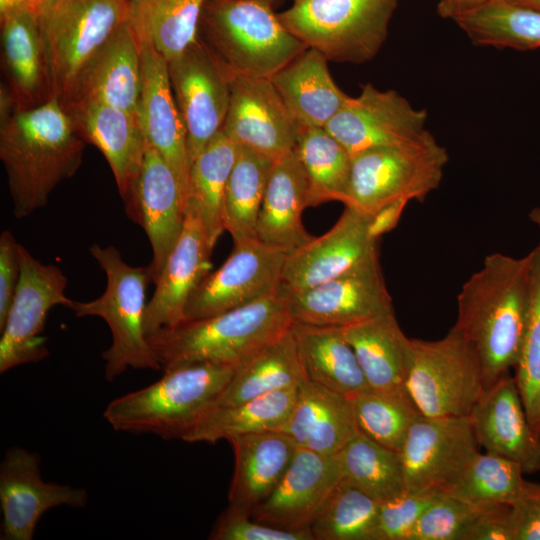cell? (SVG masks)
Returning <instances> with one entry per match:
<instances>
[{"label":"cell","mask_w":540,"mask_h":540,"mask_svg":"<svg viewBox=\"0 0 540 540\" xmlns=\"http://www.w3.org/2000/svg\"><path fill=\"white\" fill-rule=\"evenodd\" d=\"M531 252L487 255L462 285L452 327L475 348L485 390L514 368L529 311Z\"/></svg>","instance_id":"6da1fadb"},{"label":"cell","mask_w":540,"mask_h":540,"mask_svg":"<svg viewBox=\"0 0 540 540\" xmlns=\"http://www.w3.org/2000/svg\"><path fill=\"white\" fill-rule=\"evenodd\" d=\"M85 143L56 97L0 119V159L16 218L45 207L56 186L76 174Z\"/></svg>","instance_id":"7a4b0ae2"},{"label":"cell","mask_w":540,"mask_h":540,"mask_svg":"<svg viewBox=\"0 0 540 540\" xmlns=\"http://www.w3.org/2000/svg\"><path fill=\"white\" fill-rule=\"evenodd\" d=\"M281 289L246 305L199 320H187L148 336L163 370L194 363L236 367L292 327Z\"/></svg>","instance_id":"3957f363"},{"label":"cell","mask_w":540,"mask_h":540,"mask_svg":"<svg viewBox=\"0 0 540 540\" xmlns=\"http://www.w3.org/2000/svg\"><path fill=\"white\" fill-rule=\"evenodd\" d=\"M233 372L213 363L164 370L151 385L112 400L103 417L117 431L183 440L214 407Z\"/></svg>","instance_id":"277c9868"},{"label":"cell","mask_w":540,"mask_h":540,"mask_svg":"<svg viewBox=\"0 0 540 540\" xmlns=\"http://www.w3.org/2000/svg\"><path fill=\"white\" fill-rule=\"evenodd\" d=\"M272 0H208L200 29L203 40L236 74L271 78L308 47L289 32Z\"/></svg>","instance_id":"5b68a950"},{"label":"cell","mask_w":540,"mask_h":540,"mask_svg":"<svg viewBox=\"0 0 540 540\" xmlns=\"http://www.w3.org/2000/svg\"><path fill=\"white\" fill-rule=\"evenodd\" d=\"M90 254L106 275L103 294L91 301H74L77 317L95 316L109 326L112 343L102 353L105 378L113 381L128 368L160 370L161 365L144 330L146 288L150 281L147 267L126 263L114 246L93 244Z\"/></svg>","instance_id":"8992f818"},{"label":"cell","mask_w":540,"mask_h":540,"mask_svg":"<svg viewBox=\"0 0 540 540\" xmlns=\"http://www.w3.org/2000/svg\"><path fill=\"white\" fill-rule=\"evenodd\" d=\"M448 160L446 148L428 130L412 142L354 154L345 207L372 216L394 201H423L439 187Z\"/></svg>","instance_id":"52a82bcc"},{"label":"cell","mask_w":540,"mask_h":540,"mask_svg":"<svg viewBox=\"0 0 540 540\" xmlns=\"http://www.w3.org/2000/svg\"><path fill=\"white\" fill-rule=\"evenodd\" d=\"M396 7L397 0H301L278 17L328 61L358 64L379 52Z\"/></svg>","instance_id":"ba28073f"},{"label":"cell","mask_w":540,"mask_h":540,"mask_svg":"<svg viewBox=\"0 0 540 540\" xmlns=\"http://www.w3.org/2000/svg\"><path fill=\"white\" fill-rule=\"evenodd\" d=\"M53 96L62 103L78 74L129 18V0H49L36 14Z\"/></svg>","instance_id":"9c48e42d"},{"label":"cell","mask_w":540,"mask_h":540,"mask_svg":"<svg viewBox=\"0 0 540 540\" xmlns=\"http://www.w3.org/2000/svg\"><path fill=\"white\" fill-rule=\"evenodd\" d=\"M406 388L426 416H469L485 391L475 348L453 328L439 340L412 339Z\"/></svg>","instance_id":"30bf717a"},{"label":"cell","mask_w":540,"mask_h":540,"mask_svg":"<svg viewBox=\"0 0 540 540\" xmlns=\"http://www.w3.org/2000/svg\"><path fill=\"white\" fill-rule=\"evenodd\" d=\"M20 275L0 338V373L19 365L42 361L49 355L42 336L50 309L72 307L65 295L67 277L52 264H44L18 245Z\"/></svg>","instance_id":"8fae6325"},{"label":"cell","mask_w":540,"mask_h":540,"mask_svg":"<svg viewBox=\"0 0 540 540\" xmlns=\"http://www.w3.org/2000/svg\"><path fill=\"white\" fill-rule=\"evenodd\" d=\"M168 71L193 162L223 129L230 102V73L200 38L168 62Z\"/></svg>","instance_id":"7c38bea8"},{"label":"cell","mask_w":540,"mask_h":540,"mask_svg":"<svg viewBox=\"0 0 540 540\" xmlns=\"http://www.w3.org/2000/svg\"><path fill=\"white\" fill-rule=\"evenodd\" d=\"M286 255L258 238L234 243L223 265L209 273L190 296L185 321L215 316L277 292Z\"/></svg>","instance_id":"4fadbf2b"},{"label":"cell","mask_w":540,"mask_h":540,"mask_svg":"<svg viewBox=\"0 0 540 540\" xmlns=\"http://www.w3.org/2000/svg\"><path fill=\"white\" fill-rule=\"evenodd\" d=\"M469 416L420 414L399 451L405 490L443 493L478 452Z\"/></svg>","instance_id":"5bb4252c"},{"label":"cell","mask_w":540,"mask_h":540,"mask_svg":"<svg viewBox=\"0 0 540 540\" xmlns=\"http://www.w3.org/2000/svg\"><path fill=\"white\" fill-rule=\"evenodd\" d=\"M286 294L294 323L344 327L394 312L378 255L315 287Z\"/></svg>","instance_id":"9a60e30c"},{"label":"cell","mask_w":540,"mask_h":540,"mask_svg":"<svg viewBox=\"0 0 540 540\" xmlns=\"http://www.w3.org/2000/svg\"><path fill=\"white\" fill-rule=\"evenodd\" d=\"M427 111L417 109L397 91L368 83L349 97L325 129L353 156L361 151L412 142L427 130Z\"/></svg>","instance_id":"2e32d148"},{"label":"cell","mask_w":540,"mask_h":540,"mask_svg":"<svg viewBox=\"0 0 540 540\" xmlns=\"http://www.w3.org/2000/svg\"><path fill=\"white\" fill-rule=\"evenodd\" d=\"M229 73L230 102L222 129L225 136L273 161L292 151L299 125L271 79Z\"/></svg>","instance_id":"e0dca14e"},{"label":"cell","mask_w":540,"mask_h":540,"mask_svg":"<svg viewBox=\"0 0 540 540\" xmlns=\"http://www.w3.org/2000/svg\"><path fill=\"white\" fill-rule=\"evenodd\" d=\"M87 500L84 488L44 481L39 454L15 446L6 450L0 465L2 540H31L49 509L82 508Z\"/></svg>","instance_id":"ac0fdd59"},{"label":"cell","mask_w":540,"mask_h":540,"mask_svg":"<svg viewBox=\"0 0 540 540\" xmlns=\"http://www.w3.org/2000/svg\"><path fill=\"white\" fill-rule=\"evenodd\" d=\"M370 218L345 207L328 232L286 255L281 289L288 294L305 291L378 255V240L369 233Z\"/></svg>","instance_id":"d6986e66"},{"label":"cell","mask_w":540,"mask_h":540,"mask_svg":"<svg viewBox=\"0 0 540 540\" xmlns=\"http://www.w3.org/2000/svg\"><path fill=\"white\" fill-rule=\"evenodd\" d=\"M123 203L127 216L149 239L153 258L147 270L155 283L182 233L185 207L175 173L148 144L138 178Z\"/></svg>","instance_id":"ffe728a7"},{"label":"cell","mask_w":540,"mask_h":540,"mask_svg":"<svg viewBox=\"0 0 540 540\" xmlns=\"http://www.w3.org/2000/svg\"><path fill=\"white\" fill-rule=\"evenodd\" d=\"M139 44V117L147 144L160 153L175 173L186 209L192 161L185 126L170 83L168 61L150 43Z\"/></svg>","instance_id":"44dd1931"},{"label":"cell","mask_w":540,"mask_h":540,"mask_svg":"<svg viewBox=\"0 0 540 540\" xmlns=\"http://www.w3.org/2000/svg\"><path fill=\"white\" fill-rule=\"evenodd\" d=\"M212 251L199 215L187 205L182 233L154 283L155 291L146 306L147 337L185 321L190 296L210 273Z\"/></svg>","instance_id":"7402d4cb"},{"label":"cell","mask_w":540,"mask_h":540,"mask_svg":"<svg viewBox=\"0 0 540 540\" xmlns=\"http://www.w3.org/2000/svg\"><path fill=\"white\" fill-rule=\"evenodd\" d=\"M341 479L337 454L298 448L280 481L251 517L285 530L310 529L318 509Z\"/></svg>","instance_id":"603a6c76"},{"label":"cell","mask_w":540,"mask_h":540,"mask_svg":"<svg viewBox=\"0 0 540 540\" xmlns=\"http://www.w3.org/2000/svg\"><path fill=\"white\" fill-rule=\"evenodd\" d=\"M469 417L477 442L486 452L516 462L523 473L540 470V436L527 418L510 373L484 391Z\"/></svg>","instance_id":"cb8c5ba5"},{"label":"cell","mask_w":540,"mask_h":540,"mask_svg":"<svg viewBox=\"0 0 540 540\" xmlns=\"http://www.w3.org/2000/svg\"><path fill=\"white\" fill-rule=\"evenodd\" d=\"M140 89V44L127 21L85 64L62 105L97 102L139 114Z\"/></svg>","instance_id":"d4e9b609"},{"label":"cell","mask_w":540,"mask_h":540,"mask_svg":"<svg viewBox=\"0 0 540 540\" xmlns=\"http://www.w3.org/2000/svg\"><path fill=\"white\" fill-rule=\"evenodd\" d=\"M3 85L16 110L50 101L52 81L37 15L26 7L0 14Z\"/></svg>","instance_id":"484cf974"},{"label":"cell","mask_w":540,"mask_h":540,"mask_svg":"<svg viewBox=\"0 0 540 540\" xmlns=\"http://www.w3.org/2000/svg\"><path fill=\"white\" fill-rule=\"evenodd\" d=\"M65 109L85 142L104 155L124 201L138 178L147 148L139 114L97 102Z\"/></svg>","instance_id":"4316f807"},{"label":"cell","mask_w":540,"mask_h":540,"mask_svg":"<svg viewBox=\"0 0 540 540\" xmlns=\"http://www.w3.org/2000/svg\"><path fill=\"white\" fill-rule=\"evenodd\" d=\"M309 207V183L293 149L273 162L268 177L256 236L263 243L289 254L309 242L302 212Z\"/></svg>","instance_id":"83f0119b"},{"label":"cell","mask_w":540,"mask_h":540,"mask_svg":"<svg viewBox=\"0 0 540 540\" xmlns=\"http://www.w3.org/2000/svg\"><path fill=\"white\" fill-rule=\"evenodd\" d=\"M228 441L234 452L228 506L251 516L280 481L298 447L280 430L240 435Z\"/></svg>","instance_id":"f1b7e54d"},{"label":"cell","mask_w":540,"mask_h":540,"mask_svg":"<svg viewBox=\"0 0 540 540\" xmlns=\"http://www.w3.org/2000/svg\"><path fill=\"white\" fill-rule=\"evenodd\" d=\"M280 431L298 448L331 456L350 441L358 428L347 396L305 379Z\"/></svg>","instance_id":"f546056e"},{"label":"cell","mask_w":540,"mask_h":540,"mask_svg":"<svg viewBox=\"0 0 540 540\" xmlns=\"http://www.w3.org/2000/svg\"><path fill=\"white\" fill-rule=\"evenodd\" d=\"M328 60L307 48L270 79L299 126L326 127L348 98L333 80Z\"/></svg>","instance_id":"4dcf8cb0"},{"label":"cell","mask_w":540,"mask_h":540,"mask_svg":"<svg viewBox=\"0 0 540 540\" xmlns=\"http://www.w3.org/2000/svg\"><path fill=\"white\" fill-rule=\"evenodd\" d=\"M341 328L370 388L407 392L412 339L403 333L394 312Z\"/></svg>","instance_id":"1f68e13d"},{"label":"cell","mask_w":540,"mask_h":540,"mask_svg":"<svg viewBox=\"0 0 540 540\" xmlns=\"http://www.w3.org/2000/svg\"><path fill=\"white\" fill-rule=\"evenodd\" d=\"M307 379L347 397L369 388L341 327L292 324Z\"/></svg>","instance_id":"d6a6232c"},{"label":"cell","mask_w":540,"mask_h":540,"mask_svg":"<svg viewBox=\"0 0 540 540\" xmlns=\"http://www.w3.org/2000/svg\"><path fill=\"white\" fill-rule=\"evenodd\" d=\"M305 379L290 329L234 368L214 407L236 405L277 390L299 386Z\"/></svg>","instance_id":"836d02e7"},{"label":"cell","mask_w":540,"mask_h":540,"mask_svg":"<svg viewBox=\"0 0 540 540\" xmlns=\"http://www.w3.org/2000/svg\"><path fill=\"white\" fill-rule=\"evenodd\" d=\"M207 1L129 0L128 23L139 43H150L169 62L199 40Z\"/></svg>","instance_id":"e575fe53"},{"label":"cell","mask_w":540,"mask_h":540,"mask_svg":"<svg viewBox=\"0 0 540 540\" xmlns=\"http://www.w3.org/2000/svg\"><path fill=\"white\" fill-rule=\"evenodd\" d=\"M298 387L277 390L236 405L214 407L183 441L213 444L240 435L280 430L294 408Z\"/></svg>","instance_id":"d590c367"},{"label":"cell","mask_w":540,"mask_h":540,"mask_svg":"<svg viewBox=\"0 0 540 540\" xmlns=\"http://www.w3.org/2000/svg\"><path fill=\"white\" fill-rule=\"evenodd\" d=\"M238 149L221 131L191 165L186 206L196 210L212 249L225 230V194Z\"/></svg>","instance_id":"8d00e7d4"},{"label":"cell","mask_w":540,"mask_h":540,"mask_svg":"<svg viewBox=\"0 0 540 540\" xmlns=\"http://www.w3.org/2000/svg\"><path fill=\"white\" fill-rule=\"evenodd\" d=\"M309 183V207L348 201L352 156L324 127L299 126L294 148Z\"/></svg>","instance_id":"74e56055"},{"label":"cell","mask_w":540,"mask_h":540,"mask_svg":"<svg viewBox=\"0 0 540 540\" xmlns=\"http://www.w3.org/2000/svg\"><path fill=\"white\" fill-rule=\"evenodd\" d=\"M224 201V228L234 243L257 238L256 228L273 160L238 146Z\"/></svg>","instance_id":"f35d334b"},{"label":"cell","mask_w":540,"mask_h":540,"mask_svg":"<svg viewBox=\"0 0 540 540\" xmlns=\"http://www.w3.org/2000/svg\"><path fill=\"white\" fill-rule=\"evenodd\" d=\"M342 478L379 502L405 491L400 453L358 431L337 453Z\"/></svg>","instance_id":"ab89813d"},{"label":"cell","mask_w":540,"mask_h":540,"mask_svg":"<svg viewBox=\"0 0 540 540\" xmlns=\"http://www.w3.org/2000/svg\"><path fill=\"white\" fill-rule=\"evenodd\" d=\"M476 45L516 50L540 47V12L492 0L455 20Z\"/></svg>","instance_id":"60d3db41"},{"label":"cell","mask_w":540,"mask_h":540,"mask_svg":"<svg viewBox=\"0 0 540 540\" xmlns=\"http://www.w3.org/2000/svg\"><path fill=\"white\" fill-rule=\"evenodd\" d=\"M379 503L342 478L310 524L314 540H376Z\"/></svg>","instance_id":"b9f144b4"},{"label":"cell","mask_w":540,"mask_h":540,"mask_svg":"<svg viewBox=\"0 0 540 540\" xmlns=\"http://www.w3.org/2000/svg\"><path fill=\"white\" fill-rule=\"evenodd\" d=\"M523 474L516 462L478 451L443 493L472 505H512L525 488Z\"/></svg>","instance_id":"7bdbcfd3"},{"label":"cell","mask_w":540,"mask_h":540,"mask_svg":"<svg viewBox=\"0 0 540 540\" xmlns=\"http://www.w3.org/2000/svg\"><path fill=\"white\" fill-rule=\"evenodd\" d=\"M348 398L358 431L398 452L412 423L422 414L408 391L388 392L369 387Z\"/></svg>","instance_id":"ee69618b"},{"label":"cell","mask_w":540,"mask_h":540,"mask_svg":"<svg viewBox=\"0 0 540 540\" xmlns=\"http://www.w3.org/2000/svg\"><path fill=\"white\" fill-rule=\"evenodd\" d=\"M514 370L527 418L540 436V247L537 246L531 251L529 311Z\"/></svg>","instance_id":"f6af8a7d"},{"label":"cell","mask_w":540,"mask_h":540,"mask_svg":"<svg viewBox=\"0 0 540 540\" xmlns=\"http://www.w3.org/2000/svg\"><path fill=\"white\" fill-rule=\"evenodd\" d=\"M487 506L472 505L439 493L415 524L408 540H462Z\"/></svg>","instance_id":"bcb514c9"},{"label":"cell","mask_w":540,"mask_h":540,"mask_svg":"<svg viewBox=\"0 0 540 540\" xmlns=\"http://www.w3.org/2000/svg\"><path fill=\"white\" fill-rule=\"evenodd\" d=\"M439 493H402L379 503L376 540H408L426 508Z\"/></svg>","instance_id":"7dc6e473"},{"label":"cell","mask_w":540,"mask_h":540,"mask_svg":"<svg viewBox=\"0 0 540 540\" xmlns=\"http://www.w3.org/2000/svg\"><path fill=\"white\" fill-rule=\"evenodd\" d=\"M209 539L212 540H314L310 529L285 530L254 520L231 507L220 515Z\"/></svg>","instance_id":"c3c4849f"},{"label":"cell","mask_w":540,"mask_h":540,"mask_svg":"<svg viewBox=\"0 0 540 540\" xmlns=\"http://www.w3.org/2000/svg\"><path fill=\"white\" fill-rule=\"evenodd\" d=\"M18 245L19 243L10 231H2L0 235V330L6 321L19 281Z\"/></svg>","instance_id":"681fc988"},{"label":"cell","mask_w":540,"mask_h":540,"mask_svg":"<svg viewBox=\"0 0 540 540\" xmlns=\"http://www.w3.org/2000/svg\"><path fill=\"white\" fill-rule=\"evenodd\" d=\"M462 540H514L511 505L487 506L464 533Z\"/></svg>","instance_id":"f907efd6"},{"label":"cell","mask_w":540,"mask_h":540,"mask_svg":"<svg viewBox=\"0 0 540 540\" xmlns=\"http://www.w3.org/2000/svg\"><path fill=\"white\" fill-rule=\"evenodd\" d=\"M511 507L514 540H540V484L526 482Z\"/></svg>","instance_id":"816d5d0a"},{"label":"cell","mask_w":540,"mask_h":540,"mask_svg":"<svg viewBox=\"0 0 540 540\" xmlns=\"http://www.w3.org/2000/svg\"><path fill=\"white\" fill-rule=\"evenodd\" d=\"M408 201H394L375 212L369 222V233L372 238L379 240L382 235L393 230L402 215Z\"/></svg>","instance_id":"f5cc1de1"},{"label":"cell","mask_w":540,"mask_h":540,"mask_svg":"<svg viewBox=\"0 0 540 540\" xmlns=\"http://www.w3.org/2000/svg\"><path fill=\"white\" fill-rule=\"evenodd\" d=\"M492 0H440L437 12L442 18L456 20L468 13L474 12Z\"/></svg>","instance_id":"db71d44e"},{"label":"cell","mask_w":540,"mask_h":540,"mask_svg":"<svg viewBox=\"0 0 540 540\" xmlns=\"http://www.w3.org/2000/svg\"><path fill=\"white\" fill-rule=\"evenodd\" d=\"M34 0H0V14L15 8L26 7L32 9Z\"/></svg>","instance_id":"11a10c76"},{"label":"cell","mask_w":540,"mask_h":540,"mask_svg":"<svg viewBox=\"0 0 540 540\" xmlns=\"http://www.w3.org/2000/svg\"><path fill=\"white\" fill-rule=\"evenodd\" d=\"M514 6L540 12V0H502Z\"/></svg>","instance_id":"9f6ffc18"},{"label":"cell","mask_w":540,"mask_h":540,"mask_svg":"<svg viewBox=\"0 0 540 540\" xmlns=\"http://www.w3.org/2000/svg\"><path fill=\"white\" fill-rule=\"evenodd\" d=\"M530 221L537 227L540 237V207H534L529 213ZM537 247H540V240Z\"/></svg>","instance_id":"6f0895ef"},{"label":"cell","mask_w":540,"mask_h":540,"mask_svg":"<svg viewBox=\"0 0 540 540\" xmlns=\"http://www.w3.org/2000/svg\"><path fill=\"white\" fill-rule=\"evenodd\" d=\"M49 0H34L32 5V11L37 14L38 11L48 2Z\"/></svg>","instance_id":"680465c9"},{"label":"cell","mask_w":540,"mask_h":540,"mask_svg":"<svg viewBox=\"0 0 540 540\" xmlns=\"http://www.w3.org/2000/svg\"><path fill=\"white\" fill-rule=\"evenodd\" d=\"M301 1V0H294V2Z\"/></svg>","instance_id":"91938a15"}]
</instances>
